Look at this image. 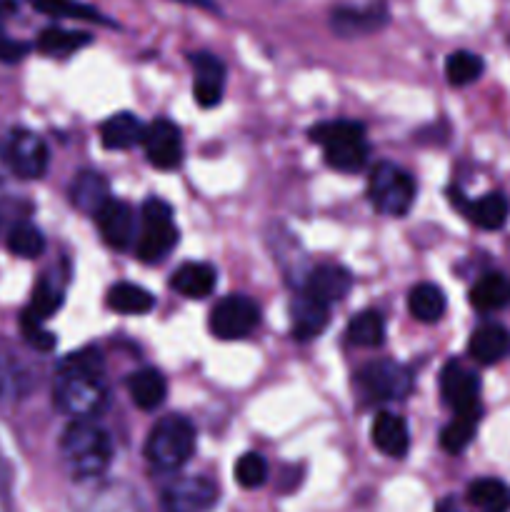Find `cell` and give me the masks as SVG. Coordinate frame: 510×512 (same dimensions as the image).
Segmentation results:
<instances>
[{
  "instance_id": "1",
  "label": "cell",
  "mask_w": 510,
  "mask_h": 512,
  "mask_svg": "<svg viewBox=\"0 0 510 512\" xmlns=\"http://www.w3.org/2000/svg\"><path fill=\"white\" fill-rule=\"evenodd\" d=\"M53 400L55 408L75 420H90L105 408L108 390L103 385V358L98 350H78L60 360Z\"/></svg>"
},
{
  "instance_id": "2",
  "label": "cell",
  "mask_w": 510,
  "mask_h": 512,
  "mask_svg": "<svg viewBox=\"0 0 510 512\" xmlns=\"http://www.w3.org/2000/svg\"><path fill=\"white\" fill-rule=\"evenodd\" d=\"M60 460L70 478L78 483L98 480L113 463V443L110 435L93 420H75L63 430L60 438Z\"/></svg>"
},
{
  "instance_id": "3",
  "label": "cell",
  "mask_w": 510,
  "mask_h": 512,
  "mask_svg": "<svg viewBox=\"0 0 510 512\" xmlns=\"http://www.w3.org/2000/svg\"><path fill=\"white\" fill-rule=\"evenodd\" d=\"M310 140L325 153V163L340 173H358L368 163V140L365 128L353 120H328L310 130Z\"/></svg>"
},
{
  "instance_id": "4",
  "label": "cell",
  "mask_w": 510,
  "mask_h": 512,
  "mask_svg": "<svg viewBox=\"0 0 510 512\" xmlns=\"http://www.w3.org/2000/svg\"><path fill=\"white\" fill-rule=\"evenodd\" d=\"M195 453V428L183 415H168L155 423L145 440V460L160 473H175Z\"/></svg>"
},
{
  "instance_id": "5",
  "label": "cell",
  "mask_w": 510,
  "mask_h": 512,
  "mask_svg": "<svg viewBox=\"0 0 510 512\" xmlns=\"http://www.w3.org/2000/svg\"><path fill=\"white\" fill-rule=\"evenodd\" d=\"M178 245V225L173 208L160 198H148L140 208V230L135 235V253L143 263H160Z\"/></svg>"
},
{
  "instance_id": "6",
  "label": "cell",
  "mask_w": 510,
  "mask_h": 512,
  "mask_svg": "<svg viewBox=\"0 0 510 512\" xmlns=\"http://www.w3.org/2000/svg\"><path fill=\"white\" fill-rule=\"evenodd\" d=\"M368 198L383 215L403 218L415 203V180L398 165L380 163L370 173Z\"/></svg>"
},
{
  "instance_id": "7",
  "label": "cell",
  "mask_w": 510,
  "mask_h": 512,
  "mask_svg": "<svg viewBox=\"0 0 510 512\" xmlns=\"http://www.w3.org/2000/svg\"><path fill=\"white\" fill-rule=\"evenodd\" d=\"M0 158L8 165L10 173L23 180L43 178L50 163V150L38 133L28 128H15L5 135Z\"/></svg>"
},
{
  "instance_id": "8",
  "label": "cell",
  "mask_w": 510,
  "mask_h": 512,
  "mask_svg": "<svg viewBox=\"0 0 510 512\" xmlns=\"http://www.w3.org/2000/svg\"><path fill=\"white\" fill-rule=\"evenodd\" d=\"M358 388L370 400H403L413 390V375L395 360H373L358 370Z\"/></svg>"
},
{
  "instance_id": "9",
  "label": "cell",
  "mask_w": 510,
  "mask_h": 512,
  "mask_svg": "<svg viewBox=\"0 0 510 512\" xmlns=\"http://www.w3.org/2000/svg\"><path fill=\"white\" fill-rule=\"evenodd\" d=\"M260 323V310L245 295H228L218 300L210 313V333L220 340H240L253 333Z\"/></svg>"
},
{
  "instance_id": "10",
  "label": "cell",
  "mask_w": 510,
  "mask_h": 512,
  "mask_svg": "<svg viewBox=\"0 0 510 512\" xmlns=\"http://www.w3.org/2000/svg\"><path fill=\"white\" fill-rule=\"evenodd\" d=\"M163 512H210L218 503V485L210 478H180L163 490Z\"/></svg>"
},
{
  "instance_id": "11",
  "label": "cell",
  "mask_w": 510,
  "mask_h": 512,
  "mask_svg": "<svg viewBox=\"0 0 510 512\" xmlns=\"http://www.w3.org/2000/svg\"><path fill=\"white\" fill-rule=\"evenodd\" d=\"M88 488L73 503V512H145L138 493L123 483H95L88 480Z\"/></svg>"
},
{
  "instance_id": "12",
  "label": "cell",
  "mask_w": 510,
  "mask_h": 512,
  "mask_svg": "<svg viewBox=\"0 0 510 512\" xmlns=\"http://www.w3.org/2000/svg\"><path fill=\"white\" fill-rule=\"evenodd\" d=\"M440 395L453 413H473L480 408V378L458 360H450L440 373Z\"/></svg>"
},
{
  "instance_id": "13",
  "label": "cell",
  "mask_w": 510,
  "mask_h": 512,
  "mask_svg": "<svg viewBox=\"0 0 510 512\" xmlns=\"http://www.w3.org/2000/svg\"><path fill=\"white\" fill-rule=\"evenodd\" d=\"M140 145H143L148 163L160 170L178 168L180 160H183V135H180L178 125L165 118L145 125V135Z\"/></svg>"
},
{
  "instance_id": "14",
  "label": "cell",
  "mask_w": 510,
  "mask_h": 512,
  "mask_svg": "<svg viewBox=\"0 0 510 512\" xmlns=\"http://www.w3.org/2000/svg\"><path fill=\"white\" fill-rule=\"evenodd\" d=\"M33 370L18 355V350L0 340V405H13L33 390Z\"/></svg>"
},
{
  "instance_id": "15",
  "label": "cell",
  "mask_w": 510,
  "mask_h": 512,
  "mask_svg": "<svg viewBox=\"0 0 510 512\" xmlns=\"http://www.w3.org/2000/svg\"><path fill=\"white\" fill-rule=\"evenodd\" d=\"M453 205H458L460 213L470 220L473 225L483 230H500L505 223H508L510 205L505 200V195L500 193H488L478 200H465L463 193L458 188L448 190Z\"/></svg>"
},
{
  "instance_id": "16",
  "label": "cell",
  "mask_w": 510,
  "mask_h": 512,
  "mask_svg": "<svg viewBox=\"0 0 510 512\" xmlns=\"http://www.w3.org/2000/svg\"><path fill=\"white\" fill-rule=\"evenodd\" d=\"M98 228L105 243L115 250H128L135 245V210L125 200L110 198L98 215Z\"/></svg>"
},
{
  "instance_id": "17",
  "label": "cell",
  "mask_w": 510,
  "mask_h": 512,
  "mask_svg": "<svg viewBox=\"0 0 510 512\" xmlns=\"http://www.w3.org/2000/svg\"><path fill=\"white\" fill-rule=\"evenodd\" d=\"M388 23V8L383 3H373L368 8H335L330 13V28L340 38H360V35L378 33Z\"/></svg>"
},
{
  "instance_id": "18",
  "label": "cell",
  "mask_w": 510,
  "mask_h": 512,
  "mask_svg": "<svg viewBox=\"0 0 510 512\" xmlns=\"http://www.w3.org/2000/svg\"><path fill=\"white\" fill-rule=\"evenodd\" d=\"M195 70L193 80V95L198 100V105L203 108H213L223 100L225 90V65L218 55L213 53H195L190 58Z\"/></svg>"
},
{
  "instance_id": "19",
  "label": "cell",
  "mask_w": 510,
  "mask_h": 512,
  "mask_svg": "<svg viewBox=\"0 0 510 512\" xmlns=\"http://www.w3.org/2000/svg\"><path fill=\"white\" fill-rule=\"evenodd\" d=\"M330 320V305L320 303V300L310 298L308 293L298 295L290 303V333L298 343H310L318 338Z\"/></svg>"
},
{
  "instance_id": "20",
  "label": "cell",
  "mask_w": 510,
  "mask_h": 512,
  "mask_svg": "<svg viewBox=\"0 0 510 512\" xmlns=\"http://www.w3.org/2000/svg\"><path fill=\"white\" fill-rule=\"evenodd\" d=\"M350 288H353V275L333 263L318 265L315 270H310V275L303 283V293H308L310 298L320 300L325 305L343 300L350 293Z\"/></svg>"
},
{
  "instance_id": "21",
  "label": "cell",
  "mask_w": 510,
  "mask_h": 512,
  "mask_svg": "<svg viewBox=\"0 0 510 512\" xmlns=\"http://www.w3.org/2000/svg\"><path fill=\"white\" fill-rule=\"evenodd\" d=\"M468 355L480 365H495L510 355V330L498 323H485L470 335Z\"/></svg>"
},
{
  "instance_id": "22",
  "label": "cell",
  "mask_w": 510,
  "mask_h": 512,
  "mask_svg": "<svg viewBox=\"0 0 510 512\" xmlns=\"http://www.w3.org/2000/svg\"><path fill=\"white\" fill-rule=\"evenodd\" d=\"M373 445L388 458H405L410 450V430L400 415L380 413L370 428Z\"/></svg>"
},
{
  "instance_id": "23",
  "label": "cell",
  "mask_w": 510,
  "mask_h": 512,
  "mask_svg": "<svg viewBox=\"0 0 510 512\" xmlns=\"http://www.w3.org/2000/svg\"><path fill=\"white\" fill-rule=\"evenodd\" d=\"M218 283V273L208 263H183L170 278V288L188 300L208 298Z\"/></svg>"
},
{
  "instance_id": "24",
  "label": "cell",
  "mask_w": 510,
  "mask_h": 512,
  "mask_svg": "<svg viewBox=\"0 0 510 512\" xmlns=\"http://www.w3.org/2000/svg\"><path fill=\"white\" fill-rule=\"evenodd\" d=\"M70 200H73V205L80 213H88L95 218L110 200L108 180L100 173H93V170L75 175L73 185H70Z\"/></svg>"
},
{
  "instance_id": "25",
  "label": "cell",
  "mask_w": 510,
  "mask_h": 512,
  "mask_svg": "<svg viewBox=\"0 0 510 512\" xmlns=\"http://www.w3.org/2000/svg\"><path fill=\"white\" fill-rule=\"evenodd\" d=\"M145 125L133 113H115L100 125V140L108 150H130L143 143Z\"/></svg>"
},
{
  "instance_id": "26",
  "label": "cell",
  "mask_w": 510,
  "mask_h": 512,
  "mask_svg": "<svg viewBox=\"0 0 510 512\" xmlns=\"http://www.w3.org/2000/svg\"><path fill=\"white\" fill-rule=\"evenodd\" d=\"M128 393L130 400H133L140 410L150 413V410H158L160 405L165 403L168 383H165V378L158 370L143 368L128 378Z\"/></svg>"
},
{
  "instance_id": "27",
  "label": "cell",
  "mask_w": 510,
  "mask_h": 512,
  "mask_svg": "<svg viewBox=\"0 0 510 512\" xmlns=\"http://www.w3.org/2000/svg\"><path fill=\"white\" fill-rule=\"evenodd\" d=\"M510 303V278L503 273H488L470 288V305L480 313H495Z\"/></svg>"
},
{
  "instance_id": "28",
  "label": "cell",
  "mask_w": 510,
  "mask_h": 512,
  "mask_svg": "<svg viewBox=\"0 0 510 512\" xmlns=\"http://www.w3.org/2000/svg\"><path fill=\"white\" fill-rule=\"evenodd\" d=\"M445 293L435 283H420L410 290L408 310L420 323H438L445 313Z\"/></svg>"
},
{
  "instance_id": "29",
  "label": "cell",
  "mask_w": 510,
  "mask_h": 512,
  "mask_svg": "<svg viewBox=\"0 0 510 512\" xmlns=\"http://www.w3.org/2000/svg\"><path fill=\"white\" fill-rule=\"evenodd\" d=\"M153 305V293L135 283H118L108 293V308L120 315H145L153 310Z\"/></svg>"
},
{
  "instance_id": "30",
  "label": "cell",
  "mask_w": 510,
  "mask_h": 512,
  "mask_svg": "<svg viewBox=\"0 0 510 512\" xmlns=\"http://www.w3.org/2000/svg\"><path fill=\"white\" fill-rule=\"evenodd\" d=\"M470 505L483 512H508L510 510V485L498 478H480L468 488Z\"/></svg>"
},
{
  "instance_id": "31",
  "label": "cell",
  "mask_w": 510,
  "mask_h": 512,
  "mask_svg": "<svg viewBox=\"0 0 510 512\" xmlns=\"http://www.w3.org/2000/svg\"><path fill=\"white\" fill-rule=\"evenodd\" d=\"M480 415H483V410L453 415V420H450V423L443 428V433H440V445H443L445 453L458 455L473 443L475 430H478V423H480Z\"/></svg>"
},
{
  "instance_id": "32",
  "label": "cell",
  "mask_w": 510,
  "mask_h": 512,
  "mask_svg": "<svg viewBox=\"0 0 510 512\" xmlns=\"http://www.w3.org/2000/svg\"><path fill=\"white\" fill-rule=\"evenodd\" d=\"M348 340L355 348H380L385 343V320L383 315L375 310H365V313L355 315L348 323Z\"/></svg>"
},
{
  "instance_id": "33",
  "label": "cell",
  "mask_w": 510,
  "mask_h": 512,
  "mask_svg": "<svg viewBox=\"0 0 510 512\" xmlns=\"http://www.w3.org/2000/svg\"><path fill=\"white\" fill-rule=\"evenodd\" d=\"M93 35L83 33V30H65V28H45L38 38V48L48 55H63L75 53V50L90 45Z\"/></svg>"
},
{
  "instance_id": "34",
  "label": "cell",
  "mask_w": 510,
  "mask_h": 512,
  "mask_svg": "<svg viewBox=\"0 0 510 512\" xmlns=\"http://www.w3.org/2000/svg\"><path fill=\"white\" fill-rule=\"evenodd\" d=\"M483 58L478 53H470V50H455L445 60V75H448V83L455 88H465V85L475 83V80L483 75Z\"/></svg>"
},
{
  "instance_id": "35",
  "label": "cell",
  "mask_w": 510,
  "mask_h": 512,
  "mask_svg": "<svg viewBox=\"0 0 510 512\" xmlns=\"http://www.w3.org/2000/svg\"><path fill=\"white\" fill-rule=\"evenodd\" d=\"M38 13L50 15V18H68V20H88V23H108L93 5L80 3V0H30Z\"/></svg>"
},
{
  "instance_id": "36",
  "label": "cell",
  "mask_w": 510,
  "mask_h": 512,
  "mask_svg": "<svg viewBox=\"0 0 510 512\" xmlns=\"http://www.w3.org/2000/svg\"><path fill=\"white\" fill-rule=\"evenodd\" d=\"M60 305H63V290H60L53 280H40L33 290V300H30L28 308L23 310V315L45 323V320L53 318V315L58 313Z\"/></svg>"
},
{
  "instance_id": "37",
  "label": "cell",
  "mask_w": 510,
  "mask_h": 512,
  "mask_svg": "<svg viewBox=\"0 0 510 512\" xmlns=\"http://www.w3.org/2000/svg\"><path fill=\"white\" fill-rule=\"evenodd\" d=\"M8 250L25 260L40 258L45 250L43 233H40L33 223H18L8 235Z\"/></svg>"
},
{
  "instance_id": "38",
  "label": "cell",
  "mask_w": 510,
  "mask_h": 512,
  "mask_svg": "<svg viewBox=\"0 0 510 512\" xmlns=\"http://www.w3.org/2000/svg\"><path fill=\"white\" fill-rule=\"evenodd\" d=\"M235 480L243 485L245 490L260 488L268 480V463L260 453H245L240 455L235 463Z\"/></svg>"
},
{
  "instance_id": "39",
  "label": "cell",
  "mask_w": 510,
  "mask_h": 512,
  "mask_svg": "<svg viewBox=\"0 0 510 512\" xmlns=\"http://www.w3.org/2000/svg\"><path fill=\"white\" fill-rule=\"evenodd\" d=\"M20 330H23L25 343L38 350V353H50L58 345V338L50 330H45V323L28 318V315H20Z\"/></svg>"
},
{
  "instance_id": "40",
  "label": "cell",
  "mask_w": 510,
  "mask_h": 512,
  "mask_svg": "<svg viewBox=\"0 0 510 512\" xmlns=\"http://www.w3.org/2000/svg\"><path fill=\"white\" fill-rule=\"evenodd\" d=\"M28 45L20 43V40H13L10 35H5L0 30V63H18L28 55Z\"/></svg>"
},
{
  "instance_id": "41",
  "label": "cell",
  "mask_w": 510,
  "mask_h": 512,
  "mask_svg": "<svg viewBox=\"0 0 510 512\" xmlns=\"http://www.w3.org/2000/svg\"><path fill=\"white\" fill-rule=\"evenodd\" d=\"M0 512H13V498H10V470L0 455Z\"/></svg>"
},
{
  "instance_id": "42",
  "label": "cell",
  "mask_w": 510,
  "mask_h": 512,
  "mask_svg": "<svg viewBox=\"0 0 510 512\" xmlns=\"http://www.w3.org/2000/svg\"><path fill=\"white\" fill-rule=\"evenodd\" d=\"M438 512H460L458 505H455V500H443V503L438 505Z\"/></svg>"
},
{
  "instance_id": "43",
  "label": "cell",
  "mask_w": 510,
  "mask_h": 512,
  "mask_svg": "<svg viewBox=\"0 0 510 512\" xmlns=\"http://www.w3.org/2000/svg\"><path fill=\"white\" fill-rule=\"evenodd\" d=\"M178 3H188V5H200V8H210L208 0H178Z\"/></svg>"
}]
</instances>
